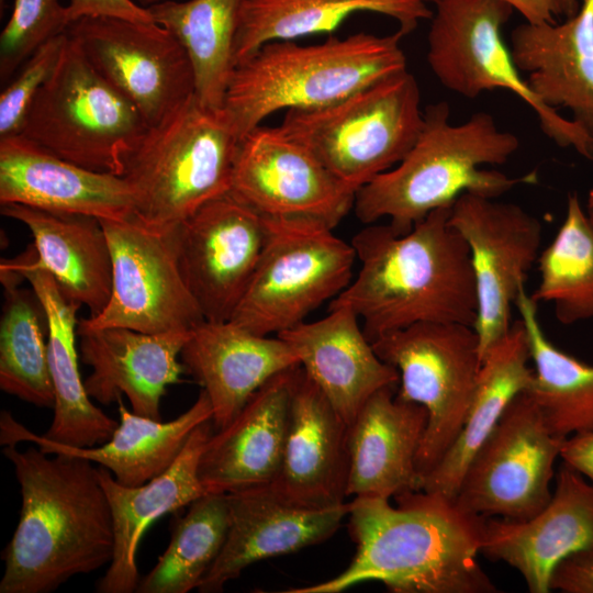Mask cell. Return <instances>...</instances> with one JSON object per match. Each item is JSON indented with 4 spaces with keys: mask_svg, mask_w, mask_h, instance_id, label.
<instances>
[{
    "mask_svg": "<svg viewBox=\"0 0 593 593\" xmlns=\"http://www.w3.org/2000/svg\"><path fill=\"white\" fill-rule=\"evenodd\" d=\"M389 499L354 497L349 533L357 550L338 575L286 593H340L368 581L393 593H495L478 562L485 518L422 490Z\"/></svg>",
    "mask_w": 593,
    "mask_h": 593,
    "instance_id": "obj_1",
    "label": "cell"
},
{
    "mask_svg": "<svg viewBox=\"0 0 593 593\" xmlns=\"http://www.w3.org/2000/svg\"><path fill=\"white\" fill-rule=\"evenodd\" d=\"M450 212L451 205L439 208L404 234L374 223L355 234L359 271L329 306L350 309L371 343L418 323L473 326L474 272Z\"/></svg>",
    "mask_w": 593,
    "mask_h": 593,
    "instance_id": "obj_2",
    "label": "cell"
},
{
    "mask_svg": "<svg viewBox=\"0 0 593 593\" xmlns=\"http://www.w3.org/2000/svg\"><path fill=\"white\" fill-rule=\"evenodd\" d=\"M22 505L15 532L2 551L0 593H49L70 578L111 562V507L98 467L68 454L5 445Z\"/></svg>",
    "mask_w": 593,
    "mask_h": 593,
    "instance_id": "obj_3",
    "label": "cell"
},
{
    "mask_svg": "<svg viewBox=\"0 0 593 593\" xmlns=\"http://www.w3.org/2000/svg\"><path fill=\"white\" fill-rule=\"evenodd\" d=\"M418 137L403 159L355 194L354 212L363 224L388 217L399 234L410 232L430 212L450 206L466 192L496 199L537 174L508 177L483 165H503L518 149V137L501 131L493 116L477 112L450 123L445 101L426 107Z\"/></svg>",
    "mask_w": 593,
    "mask_h": 593,
    "instance_id": "obj_4",
    "label": "cell"
},
{
    "mask_svg": "<svg viewBox=\"0 0 593 593\" xmlns=\"http://www.w3.org/2000/svg\"><path fill=\"white\" fill-rule=\"evenodd\" d=\"M405 34L365 32L300 45L276 41L235 66L223 111L240 139L281 110L332 104L378 80L406 70Z\"/></svg>",
    "mask_w": 593,
    "mask_h": 593,
    "instance_id": "obj_5",
    "label": "cell"
},
{
    "mask_svg": "<svg viewBox=\"0 0 593 593\" xmlns=\"http://www.w3.org/2000/svg\"><path fill=\"white\" fill-rule=\"evenodd\" d=\"M239 138L223 109L193 94L147 128L120 156L135 215L174 227L210 200L230 192Z\"/></svg>",
    "mask_w": 593,
    "mask_h": 593,
    "instance_id": "obj_6",
    "label": "cell"
},
{
    "mask_svg": "<svg viewBox=\"0 0 593 593\" xmlns=\"http://www.w3.org/2000/svg\"><path fill=\"white\" fill-rule=\"evenodd\" d=\"M423 113L418 83L406 69L332 104L287 110L279 127L356 193L403 159Z\"/></svg>",
    "mask_w": 593,
    "mask_h": 593,
    "instance_id": "obj_7",
    "label": "cell"
},
{
    "mask_svg": "<svg viewBox=\"0 0 593 593\" xmlns=\"http://www.w3.org/2000/svg\"><path fill=\"white\" fill-rule=\"evenodd\" d=\"M265 221L259 260L230 321L259 335H278L338 296L353 280L357 257L351 244L322 221L271 216Z\"/></svg>",
    "mask_w": 593,
    "mask_h": 593,
    "instance_id": "obj_8",
    "label": "cell"
},
{
    "mask_svg": "<svg viewBox=\"0 0 593 593\" xmlns=\"http://www.w3.org/2000/svg\"><path fill=\"white\" fill-rule=\"evenodd\" d=\"M147 126L137 108L93 68L68 35L27 110L21 134L72 164L118 175L121 154Z\"/></svg>",
    "mask_w": 593,
    "mask_h": 593,
    "instance_id": "obj_9",
    "label": "cell"
},
{
    "mask_svg": "<svg viewBox=\"0 0 593 593\" xmlns=\"http://www.w3.org/2000/svg\"><path fill=\"white\" fill-rule=\"evenodd\" d=\"M427 35V61L447 89L466 98L502 88L537 114L541 131L561 147L593 160V137L561 116L530 89L502 37L513 8L501 0H436Z\"/></svg>",
    "mask_w": 593,
    "mask_h": 593,
    "instance_id": "obj_10",
    "label": "cell"
},
{
    "mask_svg": "<svg viewBox=\"0 0 593 593\" xmlns=\"http://www.w3.org/2000/svg\"><path fill=\"white\" fill-rule=\"evenodd\" d=\"M376 354L399 372L396 396L427 412V425L416 457L422 478L457 438L472 401L481 358L473 326L418 323L372 342Z\"/></svg>",
    "mask_w": 593,
    "mask_h": 593,
    "instance_id": "obj_11",
    "label": "cell"
},
{
    "mask_svg": "<svg viewBox=\"0 0 593 593\" xmlns=\"http://www.w3.org/2000/svg\"><path fill=\"white\" fill-rule=\"evenodd\" d=\"M563 440L551 432L532 395L522 391L468 463L454 502L483 518L533 517L551 499Z\"/></svg>",
    "mask_w": 593,
    "mask_h": 593,
    "instance_id": "obj_12",
    "label": "cell"
},
{
    "mask_svg": "<svg viewBox=\"0 0 593 593\" xmlns=\"http://www.w3.org/2000/svg\"><path fill=\"white\" fill-rule=\"evenodd\" d=\"M100 221L112 258V290L103 311L79 320L82 324L156 334L190 331L204 321L179 269L177 226H152L135 214Z\"/></svg>",
    "mask_w": 593,
    "mask_h": 593,
    "instance_id": "obj_13",
    "label": "cell"
},
{
    "mask_svg": "<svg viewBox=\"0 0 593 593\" xmlns=\"http://www.w3.org/2000/svg\"><path fill=\"white\" fill-rule=\"evenodd\" d=\"M67 33L93 68L154 125L195 93L191 59L156 22L86 16Z\"/></svg>",
    "mask_w": 593,
    "mask_h": 593,
    "instance_id": "obj_14",
    "label": "cell"
},
{
    "mask_svg": "<svg viewBox=\"0 0 593 593\" xmlns=\"http://www.w3.org/2000/svg\"><path fill=\"white\" fill-rule=\"evenodd\" d=\"M449 222L470 251L482 361L511 328L512 306L540 254L542 226L518 204L469 192L452 203Z\"/></svg>",
    "mask_w": 593,
    "mask_h": 593,
    "instance_id": "obj_15",
    "label": "cell"
},
{
    "mask_svg": "<svg viewBox=\"0 0 593 593\" xmlns=\"http://www.w3.org/2000/svg\"><path fill=\"white\" fill-rule=\"evenodd\" d=\"M265 216L231 192L210 200L176 227L181 276L205 321H230L259 260Z\"/></svg>",
    "mask_w": 593,
    "mask_h": 593,
    "instance_id": "obj_16",
    "label": "cell"
},
{
    "mask_svg": "<svg viewBox=\"0 0 593 593\" xmlns=\"http://www.w3.org/2000/svg\"><path fill=\"white\" fill-rule=\"evenodd\" d=\"M230 192L261 215L315 219L332 228L356 194L279 126L262 125L239 141Z\"/></svg>",
    "mask_w": 593,
    "mask_h": 593,
    "instance_id": "obj_17",
    "label": "cell"
},
{
    "mask_svg": "<svg viewBox=\"0 0 593 593\" xmlns=\"http://www.w3.org/2000/svg\"><path fill=\"white\" fill-rule=\"evenodd\" d=\"M593 548V483L563 465L550 501L525 521L485 518L480 552L516 569L532 593L550 591L556 566Z\"/></svg>",
    "mask_w": 593,
    "mask_h": 593,
    "instance_id": "obj_18",
    "label": "cell"
},
{
    "mask_svg": "<svg viewBox=\"0 0 593 593\" xmlns=\"http://www.w3.org/2000/svg\"><path fill=\"white\" fill-rule=\"evenodd\" d=\"M230 527L225 544L202 579L201 593L222 592L250 564L290 555L332 537L349 503L307 508L280 497L269 484L227 493Z\"/></svg>",
    "mask_w": 593,
    "mask_h": 593,
    "instance_id": "obj_19",
    "label": "cell"
},
{
    "mask_svg": "<svg viewBox=\"0 0 593 593\" xmlns=\"http://www.w3.org/2000/svg\"><path fill=\"white\" fill-rule=\"evenodd\" d=\"M81 360L92 368L88 395L108 405L123 394L134 413L160 421V400L186 371L179 361L190 331L143 333L126 327H89L78 321Z\"/></svg>",
    "mask_w": 593,
    "mask_h": 593,
    "instance_id": "obj_20",
    "label": "cell"
},
{
    "mask_svg": "<svg viewBox=\"0 0 593 593\" xmlns=\"http://www.w3.org/2000/svg\"><path fill=\"white\" fill-rule=\"evenodd\" d=\"M0 204L100 220L135 214L133 192L122 177L72 164L22 134L0 138Z\"/></svg>",
    "mask_w": 593,
    "mask_h": 593,
    "instance_id": "obj_21",
    "label": "cell"
},
{
    "mask_svg": "<svg viewBox=\"0 0 593 593\" xmlns=\"http://www.w3.org/2000/svg\"><path fill=\"white\" fill-rule=\"evenodd\" d=\"M348 473V425L301 368L282 463L269 485L294 505L327 508L346 503Z\"/></svg>",
    "mask_w": 593,
    "mask_h": 593,
    "instance_id": "obj_22",
    "label": "cell"
},
{
    "mask_svg": "<svg viewBox=\"0 0 593 593\" xmlns=\"http://www.w3.org/2000/svg\"><path fill=\"white\" fill-rule=\"evenodd\" d=\"M301 366L267 381L225 427L209 438L198 473L209 493L266 485L279 473L293 388Z\"/></svg>",
    "mask_w": 593,
    "mask_h": 593,
    "instance_id": "obj_23",
    "label": "cell"
},
{
    "mask_svg": "<svg viewBox=\"0 0 593 593\" xmlns=\"http://www.w3.org/2000/svg\"><path fill=\"white\" fill-rule=\"evenodd\" d=\"M180 359L209 396L215 430L230 424L272 377L300 366L293 348L278 335H259L232 321L204 320L194 326Z\"/></svg>",
    "mask_w": 593,
    "mask_h": 593,
    "instance_id": "obj_24",
    "label": "cell"
},
{
    "mask_svg": "<svg viewBox=\"0 0 593 593\" xmlns=\"http://www.w3.org/2000/svg\"><path fill=\"white\" fill-rule=\"evenodd\" d=\"M32 244L1 268L27 280L38 296L47 317V354L54 388V417L43 435L58 444L94 447L111 438L119 421L96 406L81 380L76 349L77 312L80 304L67 298L53 276L37 264Z\"/></svg>",
    "mask_w": 593,
    "mask_h": 593,
    "instance_id": "obj_25",
    "label": "cell"
},
{
    "mask_svg": "<svg viewBox=\"0 0 593 593\" xmlns=\"http://www.w3.org/2000/svg\"><path fill=\"white\" fill-rule=\"evenodd\" d=\"M295 351L304 373L318 387L349 426L377 391L399 384V372L374 351L346 306H329L328 314L302 322L278 334Z\"/></svg>",
    "mask_w": 593,
    "mask_h": 593,
    "instance_id": "obj_26",
    "label": "cell"
},
{
    "mask_svg": "<svg viewBox=\"0 0 593 593\" xmlns=\"http://www.w3.org/2000/svg\"><path fill=\"white\" fill-rule=\"evenodd\" d=\"M213 428L212 419L195 427L176 460L144 484L123 485L107 468L98 467L99 480L111 507L114 532L113 557L99 579L98 592H135L139 583L136 553L148 525L209 493L199 478L198 468Z\"/></svg>",
    "mask_w": 593,
    "mask_h": 593,
    "instance_id": "obj_27",
    "label": "cell"
},
{
    "mask_svg": "<svg viewBox=\"0 0 593 593\" xmlns=\"http://www.w3.org/2000/svg\"><path fill=\"white\" fill-rule=\"evenodd\" d=\"M395 387L372 394L348 426L347 496L390 500L421 490L416 457L427 412L398 398Z\"/></svg>",
    "mask_w": 593,
    "mask_h": 593,
    "instance_id": "obj_28",
    "label": "cell"
},
{
    "mask_svg": "<svg viewBox=\"0 0 593 593\" xmlns=\"http://www.w3.org/2000/svg\"><path fill=\"white\" fill-rule=\"evenodd\" d=\"M120 421L109 440L99 447H74L36 435L8 411L0 415L2 446L31 441L46 454H68L107 468L115 480L137 486L163 473L178 457L189 436L201 423L212 419V405L201 390L195 402L178 417L163 422L130 411L120 396Z\"/></svg>",
    "mask_w": 593,
    "mask_h": 593,
    "instance_id": "obj_29",
    "label": "cell"
},
{
    "mask_svg": "<svg viewBox=\"0 0 593 593\" xmlns=\"http://www.w3.org/2000/svg\"><path fill=\"white\" fill-rule=\"evenodd\" d=\"M511 53L535 94L551 108L570 109L593 137V0H581L562 23L516 26Z\"/></svg>",
    "mask_w": 593,
    "mask_h": 593,
    "instance_id": "obj_30",
    "label": "cell"
},
{
    "mask_svg": "<svg viewBox=\"0 0 593 593\" xmlns=\"http://www.w3.org/2000/svg\"><path fill=\"white\" fill-rule=\"evenodd\" d=\"M1 214L23 223L33 237L37 264L64 294L99 315L112 290V258L100 219L86 214L3 204Z\"/></svg>",
    "mask_w": 593,
    "mask_h": 593,
    "instance_id": "obj_31",
    "label": "cell"
},
{
    "mask_svg": "<svg viewBox=\"0 0 593 593\" xmlns=\"http://www.w3.org/2000/svg\"><path fill=\"white\" fill-rule=\"evenodd\" d=\"M522 320L484 356L477 388L457 438L421 482V490L454 501L466 468L499 423L511 401L528 389L534 369Z\"/></svg>",
    "mask_w": 593,
    "mask_h": 593,
    "instance_id": "obj_32",
    "label": "cell"
},
{
    "mask_svg": "<svg viewBox=\"0 0 593 593\" xmlns=\"http://www.w3.org/2000/svg\"><path fill=\"white\" fill-rule=\"evenodd\" d=\"M361 12L394 19L405 35L433 15L425 0H245L234 40V65L270 42L333 33Z\"/></svg>",
    "mask_w": 593,
    "mask_h": 593,
    "instance_id": "obj_33",
    "label": "cell"
},
{
    "mask_svg": "<svg viewBox=\"0 0 593 593\" xmlns=\"http://www.w3.org/2000/svg\"><path fill=\"white\" fill-rule=\"evenodd\" d=\"M245 0H170L148 7L154 22L186 48L193 65L195 97L222 109L235 68L233 47Z\"/></svg>",
    "mask_w": 593,
    "mask_h": 593,
    "instance_id": "obj_34",
    "label": "cell"
},
{
    "mask_svg": "<svg viewBox=\"0 0 593 593\" xmlns=\"http://www.w3.org/2000/svg\"><path fill=\"white\" fill-rule=\"evenodd\" d=\"M515 305L523 321L534 362L526 390L551 432L560 438L593 430V363H585L556 347L538 320V304L519 291Z\"/></svg>",
    "mask_w": 593,
    "mask_h": 593,
    "instance_id": "obj_35",
    "label": "cell"
},
{
    "mask_svg": "<svg viewBox=\"0 0 593 593\" xmlns=\"http://www.w3.org/2000/svg\"><path fill=\"white\" fill-rule=\"evenodd\" d=\"M2 284L0 389L35 406L54 407L44 307L32 288H20V281Z\"/></svg>",
    "mask_w": 593,
    "mask_h": 593,
    "instance_id": "obj_36",
    "label": "cell"
},
{
    "mask_svg": "<svg viewBox=\"0 0 593 593\" xmlns=\"http://www.w3.org/2000/svg\"><path fill=\"white\" fill-rule=\"evenodd\" d=\"M537 262L534 302L552 303L563 325L593 320V220L577 193L568 195L564 220Z\"/></svg>",
    "mask_w": 593,
    "mask_h": 593,
    "instance_id": "obj_37",
    "label": "cell"
},
{
    "mask_svg": "<svg viewBox=\"0 0 593 593\" xmlns=\"http://www.w3.org/2000/svg\"><path fill=\"white\" fill-rule=\"evenodd\" d=\"M230 527L227 493H206L174 525L166 551L139 580L138 593H187L198 589L219 557Z\"/></svg>",
    "mask_w": 593,
    "mask_h": 593,
    "instance_id": "obj_38",
    "label": "cell"
},
{
    "mask_svg": "<svg viewBox=\"0 0 593 593\" xmlns=\"http://www.w3.org/2000/svg\"><path fill=\"white\" fill-rule=\"evenodd\" d=\"M67 7L59 0H14L0 35V79L5 82L45 42L67 32Z\"/></svg>",
    "mask_w": 593,
    "mask_h": 593,
    "instance_id": "obj_39",
    "label": "cell"
},
{
    "mask_svg": "<svg viewBox=\"0 0 593 593\" xmlns=\"http://www.w3.org/2000/svg\"><path fill=\"white\" fill-rule=\"evenodd\" d=\"M67 32L42 44L20 67L0 94V138L21 134L27 110L54 70Z\"/></svg>",
    "mask_w": 593,
    "mask_h": 593,
    "instance_id": "obj_40",
    "label": "cell"
},
{
    "mask_svg": "<svg viewBox=\"0 0 593 593\" xmlns=\"http://www.w3.org/2000/svg\"><path fill=\"white\" fill-rule=\"evenodd\" d=\"M549 588L563 593H593V548L561 560L551 573Z\"/></svg>",
    "mask_w": 593,
    "mask_h": 593,
    "instance_id": "obj_41",
    "label": "cell"
},
{
    "mask_svg": "<svg viewBox=\"0 0 593 593\" xmlns=\"http://www.w3.org/2000/svg\"><path fill=\"white\" fill-rule=\"evenodd\" d=\"M67 14L70 24L86 16H112L154 22L148 9L133 0H70Z\"/></svg>",
    "mask_w": 593,
    "mask_h": 593,
    "instance_id": "obj_42",
    "label": "cell"
},
{
    "mask_svg": "<svg viewBox=\"0 0 593 593\" xmlns=\"http://www.w3.org/2000/svg\"><path fill=\"white\" fill-rule=\"evenodd\" d=\"M560 458L593 482V430L566 438L561 446Z\"/></svg>",
    "mask_w": 593,
    "mask_h": 593,
    "instance_id": "obj_43",
    "label": "cell"
},
{
    "mask_svg": "<svg viewBox=\"0 0 593 593\" xmlns=\"http://www.w3.org/2000/svg\"><path fill=\"white\" fill-rule=\"evenodd\" d=\"M516 9L526 23L540 25L557 23L561 15L557 0H501Z\"/></svg>",
    "mask_w": 593,
    "mask_h": 593,
    "instance_id": "obj_44",
    "label": "cell"
},
{
    "mask_svg": "<svg viewBox=\"0 0 593 593\" xmlns=\"http://www.w3.org/2000/svg\"><path fill=\"white\" fill-rule=\"evenodd\" d=\"M560 14L567 19L573 16L579 9V0H557Z\"/></svg>",
    "mask_w": 593,
    "mask_h": 593,
    "instance_id": "obj_45",
    "label": "cell"
},
{
    "mask_svg": "<svg viewBox=\"0 0 593 593\" xmlns=\"http://www.w3.org/2000/svg\"><path fill=\"white\" fill-rule=\"evenodd\" d=\"M138 4L148 8L153 4L170 1V0H136Z\"/></svg>",
    "mask_w": 593,
    "mask_h": 593,
    "instance_id": "obj_46",
    "label": "cell"
},
{
    "mask_svg": "<svg viewBox=\"0 0 593 593\" xmlns=\"http://www.w3.org/2000/svg\"><path fill=\"white\" fill-rule=\"evenodd\" d=\"M588 208H593V189L590 190L588 195Z\"/></svg>",
    "mask_w": 593,
    "mask_h": 593,
    "instance_id": "obj_47",
    "label": "cell"
},
{
    "mask_svg": "<svg viewBox=\"0 0 593 593\" xmlns=\"http://www.w3.org/2000/svg\"><path fill=\"white\" fill-rule=\"evenodd\" d=\"M588 213L590 217L593 220V208H588Z\"/></svg>",
    "mask_w": 593,
    "mask_h": 593,
    "instance_id": "obj_48",
    "label": "cell"
},
{
    "mask_svg": "<svg viewBox=\"0 0 593 593\" xmlns=\"http://www.w3.org/2000/svg\"><path fill=\"white\" fill-rule=\"evenodd\" d=\"M425 1L435 3L436 0H425Z\"/></svg>",
    "mask_w": 593,
    "mask_h": 593,
    "instance_id": "obj_49",
    "label": "cell"
},
{
    "mask_svg": "<svg viewBox=\"0 0 593 593\" xmlns=\"http://www.w3.org/2000/svg\"><path fill=\"white\" fill-rule=\"evenodd\" d=\"M1 7L3 5V0H0Z\"/></svg>",
    "mask_w": 593,
    "mask_h": 593,
    "instance_id": "obj_50",
    "label": "cell"
}]
</instances>
